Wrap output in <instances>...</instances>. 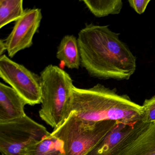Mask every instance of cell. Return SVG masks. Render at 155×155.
<instances>
[{"instance_id": "cell-17", "label": "cell", "mask_w": 155, "mask_h": 155, "mask_svg": "<svg viewBox=\"0 0 155 155\" xmlns=\"http://www.w3.org/2000/svg\"><path fill=\"white\" fill-rule=\"evenodd\" d=\"M5 51H7V48H6L4 41L1 40L0 41V55L1 56L3 55V53Z\"/></svg>"}, {"instance_id": "cell-9", "label": "cell", "mask_w": 155, "mask_h": 155, "mask_svg": "<svg viewBox=\"0 0 155 155\" xmlns=\"http://www.w3.org/2000/svg\"><path fill=\"white\" fill-rule=\"evenodd\" d=\"M140 121L130 123L117 121L106 136L86 155H116L128 140Z\"/></svg>"}, {"instance_id": "cell-13", "label": "cell", "mask_w": 155, "mask_h": 155, "mask_svg": "<svg viewBox=\"0 0 155 155\" xmlns=\"http://www.w3.org/2000/svg\"><path fill=\"white\" fill-rule=\"evenodd\" d=\"M24 12L22 0H0V28L17 21Z\"/></svg>"}, {"instance_id": "cell-14", "label": "cell", "mask_w": 155, "mask_h": 155, "mask_svg": "<svg viewBox=\"0 0 155 155\" xmlns=\"http://www.w3.org/2000/svg\"><path fill=\"white\" fill-rule=\"evenodd\" d=\"M82 2L91 13L97 18L119 14L123 6V2L120 0H84Z\"/></svg>"}, {"instance_id": "cell-15", "label": "cell", "mask_w": 155, "mask_h": 155, "mask_svg": "<svg viewBox=\"0 0 155 155\" xmlns=\"http://www.w3.org/2000/svg\"><path fill=\"white\" fill-rule=\"evenodd\" d=\"M143 115L141 121L145 123H155V96L146 99L142 105Z\"/></svg>"}, {"instance_id": "cell-3", "label": "cell", "mask_w": 155, "mask_h": 155, "mask_svg": "<svg viewBox=\"0 0 155 155\" xmlns=\"http://www.w3.org/2000/svg\"><path fill=\"white\" fill-rule=\"evenodd\" d=\"M41 118L54 129L60 127L71 113L73 81L58 66L49 65L41 72Z\"/></svg>"}, {"instance_id": "cell-18", "label": "cell", "mask_w": 155, "mask_h": 155, "mask_svg": "<svg viewBox=\"0 0 155 155\" xmlns=\"http://www.w3.org/2000/svg\"><path fill=\"white\" fill-rule=\"evenodd\" d=\"M1 155H2V154H1Z\"/></svg>"}, {"instance_id": "cell-11", "label": "cell", "mask_w": 155, "mask_h": 155, "mask_svg": "<svg viewBox=\"0 0 155 155\" xmlns=\"http://www.w3.org/2000/svg\"><path fill=\"white\" fill-rule=\"evenodd\" d=\"M56 57L68 68L78 69L81 63L78 38L74 35L64 36L58 47Z\"/></svg>"}, {"instance_id": "cell-10", "label": "cell", "mask_w": 155, "mask_h": 155, "mask_svg": "<svg viewBox=\"0 0 155 155\" xmlns=\"http://www.w3.org/2000/svg\"><path fill=\"white\" fill-rule=\"evenodd\" d=\"M26 101L11 87L0 83V123L24 117Z\"/></svg>"}, {"instance_id": "cell-1", "label": "cell", "mask_w": 155, "mask_h": 155, "mask_svg": "<svg viewBox=\"0 0 155 155\" xmlns=\"http://www.w3.org/2000/svg\"><path fill=\"white\" fill-rule=\"evenodd\" d=\"M108 26L87 24L79 32L81 63L91 77L128 80L135 73L137 59Z\"/></svg>"}, {"instance_id": "cell-6", "label": "cell", "mask_w": 155, "mask_h": 155, "mask_svg": "<svg viewBox=\"0 0 155 155\" xmlns=\"http://www.w3.org/2000/svg\"><path fill=\"white\" fill-rule=\"evenodd\" d=\"M0 77L28 105L33 106L41 103L40 76L4 54L0 57Z\"/></svg>"}, {"instance_id": "cell-8", "label": "cell", "mask_w": 155, "mask_h": 155, "mask_svg": "<svg viewBox=\"0 0 155 155\" xmlns=\"http://www.w3.org/2000/svg\"><path fill=\"white\" fill-rule=\"evenodd\" d=\"M116 155H155V123L140 121Z\"/></svg>"}, {"instance_id": "cell-4", "label": "cell", "mask_w": 155, "mask_h": 155, "mask_svg": "<svg viewBox=\"0 0 155 155\" xmlns=\"http://www.w3.org/2000/svg\"><path fill=\"white\" fill-rule=\"evenodd\" d=\"M116 122L110 120L89 121L80 117L73 111L51 134L63 142L65 155H86L106 136Z\"/></svg>"}, {"instance_id": "cell-2", "label": "cell", "mask_w": 155, "mask_h": 155, "mask_svg": "<svg viewBox=\"0 0 155 155\" xmlns=\"http://www.w3.org/2000/svg\"><path fill=\"white\" fill-rule=\"evenodd\" d=\"M81 118L99 122L115 120L130 123L141 120L142 106L135 103L126 94L120 95L116 88L100 84L81 89L74 86L71 112Z\"/></svg>"}, {"instance_id": "cell-5", "label": "cell", "mask_w": 155, "mask_h": 155, "mask_svg": "<svg viewBox=\"0 0 155 155\" xmlns=\"http://www.w3.org/2000/svg\"><path fill=\"white\" fill-rule=\"evenodd\" d=\"M51 134L27 115L0 123V151L2 155H23L28 147Z\"/></svg>"}, {"instance_id": "cell-12", "label": "cell", "mask_w": 155, "mask_h": 155, "mask_svg": "<svg viewBox=\"0 0 155 155\" xmlns=\"http://www.w3.org/2000/svg\"><path fill=\"white\" fill-rule=\"evenodd\" d=\"M23 155H65L64 144L51 134L28 147Z\"/></svg>"}, {"instance_id": "cell-7", "label": "cell", "mask_w": 155, "mask_h": 155, "mask_svg": "<svg viewBox=\"0 0 155 155\" xmlns=\"http://www.w3.org/2000/svg\"><path fill=\"white\" fill-rule=\"evenodd\" d=\"M41 10L28 9L16 21L12 31L5 40L7 51L10 58L19 51L30 48L33 38L40 26L42 19Z\"/></svg>"}, {"instance_id": "cell-16", "label": "cell", "mask_w": 155, "mask_h": 155, "mask_svg": "<svg viewBox=\"0 0 155 155\" xmlns=\"http://www.w3.org/2000/svg\"><path fill=\"white\" fill-rule=\"evenodd\" d=\"M150 0H129L128 2L130 7L138 13H144Z\"/></svg>"}]
</instances>
